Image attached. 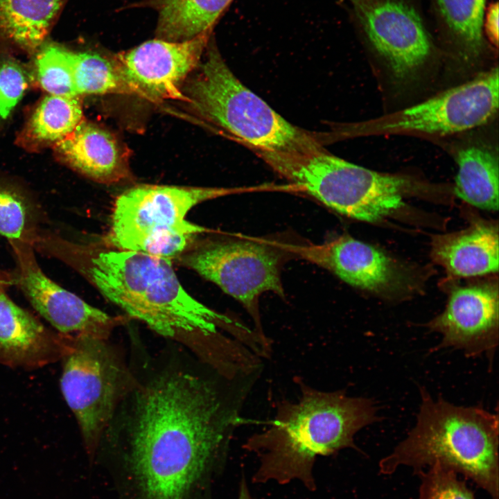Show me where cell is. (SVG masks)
Returning a JSON list of instances; mask_svg holds the SVG:
<instances>
[{"mask_svg":"<svg viewBox=\"0 0 499 499\" xmlns=\"http://www.w3.org/2000/svg\"><path fill=\"white\" fill-rule=\"evenodd\" d=\"M455 193L478 208L498 209V159L490 150L471 146L459 150Z\"/></svg>","mask_w":499,"mask_h":499,"instance_id":"cell-22","label":"cell"},{"mask_svg":"<svg viewBox=\"0 0 499 499\" xmlns=\"http://www.w3.org/2000/svg\"><path fill=\"white\" fill-rule=\"evenodd\" d=\"M432 256L457 277L497 272L498 227L479 222L459 232L439 236L433 243Z\"/></svg>","mask_w":499,"mask_h":499,"instance_id":"cell-18","label":"cell"},{"mask_svg":"<svg viewBox=\"0 0 499 499\" xmlns=\"http://www.w3.org/2000/svg\"><path fill=\"white\" fill-rule=\"evenodd\" d=\"M235 189L139 184L116 198L109 231L102 240L115 248L177 259L209 230L186 219L204 201L232 194Z\"/></svg>","mask_w":499,"mask_h":499,"instance_id":"cell-7","label":"cell"},{"mask_svg":"<svg viewBox=\"0 0 499 499\" xmlns=\"http://www.w3.org/2000/svg\"><path fill=\"white\" fill-rule=\"evenodd\" d=\"M238 300L254 322V333L268 357L271 342L263 330L258 299L265 292L283 296L281 257L266 243L241 239L195 240L177 259Z\"/></svg>","mask_w":499,"mask_h":499,"instance_id":"cell-9","label":"cell"},{"mask_svg":"<svg viewBox=\"0 0 499 499\" xmlns=\"http://www.w3.org/2000/svg\"><path fill=\"white\" fill-rule=\"evenodd\" d=\"M233 0H146L157 12L156 38L182 42L212 30Z\"/></svg>","mask_w":499,"mask_h":499,"instance_id":"cell-21","label":"cell"},{"mask_svg":"<svg viewBox=\"0 0 499 499\" xmlns=\"http://www.w3.org/2000/svg\"><path fill=\"white\" fill-rule=\"evenodd\" d=\"M419 474L418 499H475L473 491L451 469L435 464Z\"/></svg>","mask_w":499,"mask_h":499,"instance_id":"cell-26","label":"cell"},{"mask_svg":"<svg viewBox=\"0 0 499 499\" xmlns=\"http://www.w3.org/2000/svg\"><path fill=\"white\" fill-rule=\"evenodd\" d=\"M441 36L462 59L479 58L486 46L483 19L486 0H430Z\"/></svg>","mask_w":499,"mask_h":499,"instance_id":"cell-20","label":"cell"},{"mask_svg":"<svg viewBox=\"0 0 499 499\" xmlns=\"http://www.w3.org/2000/svg\"><path fill=\"white\" fill-rule=\"evenodd\" d=\"M199 71L183 94L195 112L255 152L295 150L319 143L244 85L211 37Z\"/></svg>","mask_w":499,"mask_h":499,"instance_id":"cell-6","label":"cell"},{"mask_svg":"<svg viewBox=\"0 0 499 499\" xmlns=\"http://www.w3.org/2000/svg\"><path fill=\"white\" fill-rule=\"evenodd\" d=\"M82 119L78 96L49 95L35 110L28 130L37 141L56 143L69 134Z\"/></svg>","mask_w":499,"mask_h":499,"instance_id":"cell-23","label":"cell"},{"mask_svg":"<svg viewBox=\"0 0 499 499\" xmlns=\"http://www.w3.org/2000/svg\"><path fill=\"white\" fill-rule=\"evenodd\" d=\"M212 30L182 42L158 38L117 54L114 61L134 94L150 100L188 102L182 83L200 64Z\"/></svg>","mask_w":499,"mask_h":499,"instance_id":"cell-12","label":"cell"},{"mask_svg":"<svg viewBox=\"0 0 499 499\" xmlns=\"http://www.w3.org/2000/svg\"><path fill=\"white\" fill-rule=\"evenodd\" d=\"M417 421L406 438L380 459L379 471L403 466L417 473L435 464L462 474L498 499V415L480 406H459L433 399L421 388Z\"/></svg>","mask_w":499,"mask_h":499,"instance_id":"cell-4","label":"cell"},{"mask_svg":"<svg viewBox=\"0 0 499 499\" xmlns=\"http://www.w3.org/2000/svg\"><path fill=\"white\" fill-rule=\"evenodd\" d=\"M78 270L128 317L182 344L218 367L229 357L241 325L201 303L182 286L171 261L100 243L76 248Z\"/></svg>","mask_w":499,"mask_h":499,"instance_id":"cell-2","label":"cell"},{"mask_svg":"<svg viewBox=\"0 0 499 499\" xmlns=\"http://www.w3.org/2000/svg\"><path fill=\"white\" fill-rule=\"evenodd\" d=\"M371 49L399 81L410 80L435 46L417 0H346Z\"/></svg>","mask_w":499,"mask_h":499,"instance_id":"cell-10","label":"cell"},{"mask_svg":"<svg viewBox=\"0 0 499 499\" xmlns=\"http://www.w3.org/2000/svg\"><path fill=\"white\" fill-rule=\"evenodd\" d=\"M253 385L169 365L123 400L113 435L123 499H207Z\"/></svg>","mask_w":499,"mask_h":499,"instance_id":"cell-1","label":"cell"},{"mask_svg":"<svg viewBox=\"0 0 499 499\" xmlns=\"http://www.w3.org/2000/svg\"><path fill=\"white\" fill-rule=\"evenodd\" d=\"M274 171L331 209L365 222L382 220L404 205L411 182L347 161L320 143L283 152H256Z\"/></svg>","mask_w":499,"mask_h":499,"instance_id":"cell-5","label":"cell"},{"mask_svg":"<svg viewBox=\"0 0 499 499\" xmlns=\"http://www.w3.org/2000/svg\"><path fill=\"white\" fill-rule=\"evenodd\" d=\"M60 358L62 395L76 419L92 463L105 430L136 378L108 339L64 335Z\"/></svg>","mask_w":499,"mask_h":499,"instance_id":"cell-8","label":"cell"},{"mask_svg":"<svg viewBox=\"0 0 499 499\" xmlns=\"http://www.w3.org/2000/svg\"><path fill=\"white\" fill-rule=\"evenodd\" d=\"M298 383L299 399L279 403L270 427L248 437L243 448L259 460L254 483L272 481L284 485L295 480L315 491L317 458L344 448L358 450L355 435L377 421L378 416L370 399L349 396L344 390L320 391Z\"/></svg>","mask_w":499,"mask_h":499,"instance_id":"cell-3","label":"cell"},{"mask_svg":"<svg viewBox=\"0 0 499 499\" xmlns=\"http://www.w3.org/2000/svg\"><path fill=\"white\" fill-rule=\"evenodd\" d=\"M18 283L32 306L60 334H87L108 339L128 317L112 316L89 304L50 279L33 256L18 250Z\"/></svg>","mask_w":499,"mask_h":499,"instance_id":"cell-14","label":"cell"},{"mask_svg":"<svg viewBox=\"0 0 499 499\" xmlns=\"http://www.w3.org/2000/svg\"><path fill=\"white\" fill-rule=\"evenodd\" d=\"M498 2L491 3L483 19V33L486 35L489 41L496 48L498 46Z\"/></svg>","mask_w":499,"mask_h":499,"instance_id":"cell-29","label":"cell"},{"mask_svg":"<svg viewBox=\"0 0 499 499\" xmlns=\"http://www.w3.org/2000/svg\"><path fill=\"white\" fill-rule=\"evenodd\" d=\"M27 206L17 193L0 189V234L12 242L21 238L27 222Z\"/></svg>","mask_w":499,"mask_h":499,"instance_id":"cell-27","label":"cell"},{"mask_svg":"<svg viewBox=\"0 0 499 499\" xmlns=\"http://www.w3.org/2000/svg\"><path fill=\"white\" fill-rule=\"evenodd\" d=\"M26 87V76L18 64L8 61L0 66V119L7 118Z\"/></svg>","mask_w":499,"mask_h":499,"instance_id":"cell-28","label":"cell"},{"mask_svg":"<svg viewBox=\"0 0 499 499\" xmlns=\"http://www.w3.org/2000/svg\"><path fill=\"white\" fill-rule=\"evenodd\" d=\"M238 499H255L250 492L245 475L241 477L239 482Z\"/></svg>","mask_w":499,"mask_h":499,"instance_id":"cell-30","label":"cell"},{"mask_svg":"<svg viewBox=\"0 0 499 499\" xmlns=\"http://www.w3.org/2000/svg\"><path fill=\"white\" fill-rule=\"evenodd\" d=\"M73 76L78 96L134 93L114 60L90 52H71Z\"/></svg>","mask_w":499,"mask_h":499,"instance_id":"cell-24","label":"cell"},{"mask_svg":"<svg viewBox=\"0 0 499 499\" xmlns=\"http://www.w3.org/2000/svg\"><path fill=\"white\" fill-rule=\"evenodd\" d=\"M442 339L435 349H459L466 357L486 355L492 362L498 344V293L493 285L459 288L444 310L426 324Z\"/></svg>","mask_w":499,"mask_h":499,"instance_id":"cell-13","label":"cell"},{"mask_svg":"<svg viewBox=\"0 0 499 499\" xmlns=\"http://www.w3.org/2000/svg\"><path fill=\"white\" fill-rule=\"evenodd\" d=\"M71 52L58 46L49 45L37 57L40 83L51 95L78 96L73 81Z\"/></svg>","mask_w":499,"mask_h":499,"instance_id":"cell-25","label":"cell"},{"mask_svg":"<svg viewBox=\"0 0 499 499\" xmlns=\"http://www.w3.org/2000/svg\"><path fill=\"white\" fill-rule=\"evenodd\" d=\"M64 335L49 331L0 288V362L35 368L61 358Z\"/></svg>","mask_w":499,"mask_h":499,"instance_id":"cell-16","label":"cell"},{"mask_svg":"<svg viewBox=\"0 0 499 499\" xmlns=\"http://www.w3.org/2000/svg\"><path fill=\"white\" fill-rule=\"evenodd\" d=\"M68 0H0V43L26 51L42 44Z\"/></svg>","mask_w":499,"mask_h":499,"instance_id":"cell-19","label":"cell"},{"mask_svg":"<svg viewBox=\"0 0 499 499\" xmlns=\"http://www.w3.org/2000/svg\"><path fill=\"white\" fill-rule=\"evenodd\" d=\"M286 251L321 266L344 282L383 292L400 286L399 267L380 250L343 235L318 245H286Z\"/></svg>","mask_w":499,"mask_h":499,"instance_id":"cell-15","label":"cell"},{"mask_svg":"<svg viewBox=\"0 0 499 499\" xmlns=\"http://www.w3.org/2000/svg\"><path fill=\"white\" fill-rule=\"evenodd\" d=\"M498 69L371 123V133L446 136L487 123L498 109Z\"/></svg>","mask_w":499,"mask_h":499,"instance_id":"cell-11","label":"cell"},{"mask_svg":"<svg viewBox=\"0 0 499 499\" xmlns=\"http://www.w3.org/2000/svg\"><path fill=\"white\" fill-rule=\"evenodd\" d=\"M55 149L73 168L96 182L112 184L131 177L128 150L109 131L83 119Z\"/></svg>","mask_w":499,"mask_h":499,"instance_id":"cell-17","label":"cell"}]
</instances>
